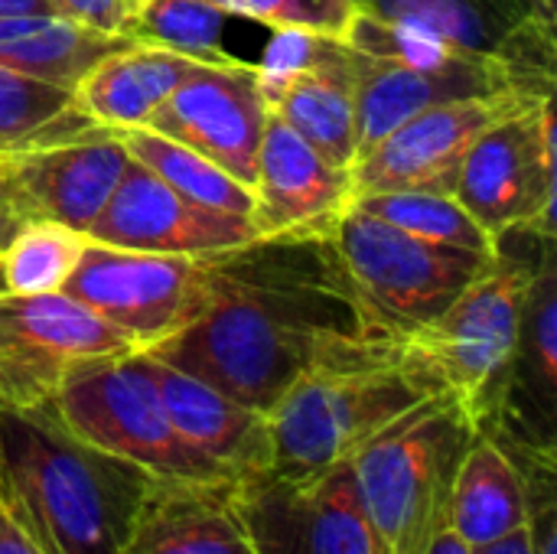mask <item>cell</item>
Returning a JSON list of instances; mask_svg holds the SVG:
<instances>
[{"mask_svg":"<svg viewBox=\"0 0 557 554\" xmlns=\"http://www.w3.org/2000/svg\"><path fill=\"white\" fill-rule=\"evenodd\" d=\"M202 291V310L144 353L261 415L313 369L398 349L369 330L330 238L206 255Z\"/></svg>","mask_w":557,"mask_h":554,"instance_id":"cell-1","label":"cell"},{"mask_svg":"<svg viewBox=\"0 0 557 554\" xmlns=\"http://www.w3.org/2000/svg\"><path fill=\"white\" fill-rule=\"evenodd\" d=\"M150 477L78 441L52 402L0 405V509L42 554H124Z\"/></svg>","mask_w":557,"mask_h":554,"instance_id":"cell-2","label":"cell"},{"mask_svg":"<svg viewBox=\"0 0 557 554\" xmlns=\"http://www.w3.org/2000/svg\"><path fill=\"white\" fill-rule=\"evenodd\" d=\"M522 232L525 251H516L509 238H499L493 264L431 327L398 343V353L418 382L431 395H454L480 431L490 428L503 405L522 307L545 255L555 248V232Z\"/></svg>","mask_w":557,"mask_h":554,"instance_id":"cell-3","label":"cell"},{"mask_svg":"<svg viewBox=\"0 0 557 554\" xmlns=\"http://www.w3.org/2000/svg\"><path fill=\"white\" fill-rule=\"evenodd\" d=\"M480 434L454 395H431L349 457L366 513L388 554H424L447 526L460 464Z\"/></svg>","mask_w":557,"mask_h":554,"instance_id":"cell-4","label":"cell"},{"mask_svg":"<svg viewBox=\"0 0 557 554\" xmlns=\"http://www.w3.org/2000/svg\"><path fill=\"white\" fill-rule=\"evenodd\" d=\"M343 39L356 72V160L401 121L437 104L496 95L552 98L499 59L411 36L359 13H352Z\"/></svg>","mask_w":557,"mask_h":554,"instance_id":"cell-5","label":"cell"},{"mask_svg":"<svg viewBox=\"0 0 557 554\" xmlns=\"http://www.w3.org/2000/svg\"><path fill=\"white\" fill-rule=\"evenodd\" d=\"M424 398L431 392L398 349L313 369L268 411L274 447L268 473L310 477L330 470Z\"/></svg>","mask_w":557,"mask_h":554,"instance_id":"cell-6","label":"cell"},{"mask_svg":"<svg viewBox=\"0 0 557 554\" xmlns=\"http://www.w3.org/2000/svg\"><path fill=\"white\" fill-rule=\"evenodd\" d=\"M330 242L369 330L395 346L431 327L496 258L418 238L359 206L343 212Z\"/></svg>","mask_w":557,"mask_h":554,"instance_id":"cell-7","label":"cell"},{"mask_svg":"<svg viewBox=\"0 0 557 554\" xmlns=\"http://www.w3.org/2000/svg\"><path fill=\"white\" fill-rule=\"evenodd\" d=\"M52 408L78 441L144 470L150 480L242 483L176 434L140 349L75 366L62 379Z\"/></svg>","mask_w":557,"mask_h":554,"instance_id":"cell-8","label":"cell"},{"mask_svg":"<svg viewBox=\"0 0 557 554\" xmlns=\"http://www.w3.org/2000/svg\"><path fill=\"white\" fill-rule=\"evenodd\" d=\"M454 196L496 242L512 229L555 232V98L490 124L467 150Z\"/></svg>","mask_w":557,"mask_h":554,"instance_id":"cell-9","label":"cell"},{"mask_svg":"<svg viewBox=\"0 0 557 554\" xmlns=\"http://www.w3.org/2000/svg\"><path fill=\"white\" fill-rule=\"evenodd\" d=\"M235 503L258 554H388L349 460L310 477L242 480Z\"/></svg>","mask_w":557,"mask_h":554,"instance_id":"cell-10","label":"cell"},{"mask_svg":"<svg viewBox=\"0 0 557 554\" xmlns=\"http://www.w3.org/2000/svg\"><path fill=\"white\" fill-rule=\"evenodd\" d=\"M62 294L124 333L137 349H150L202 310V258L88 242Z\"/></svg>","mask_w":557,"mask_h":554,"instance_id":"cell-11","label":"cell"},{"mask_svg":"<svg viewBox=\"0 0 557 554\" xmlns=\"http://www.w3.org/2000/svg\"><path fill=\"white\" fill-rule=\"evenodd\" d=\"M134 349L124 333L62 291L0 297V405H49L75 366Z\"/></svg>","mask_w":557,"mask_h":554,"instance_id":"cell-12","label":"cell"},{"mask_svg":"<svg viewBox=\"0 0 557 554\" xmlns=\"http://www.w3.org/2000/svg\"><path fill=\"white\" fill-rule=\"evenodd\" d=\"M268 118L261 69L238 59L199 62L144 127L186 144L238 183L255 186Z\"/></svg>","mask_w":557,"mask_h":554,"instance_id":"cell-13","label":"cell"},{"mask_svg":"<svg viewBox=\"0 0 557 554\" xmlns=\"http://www.w3.org/2000/svg\"><path fill=\"white\" fill-rule=\"evenodd\" d=\"M261 69L268 111L300 134L336 167L356 163V72L346 39L313 33H281Z\"/></svg>","mask_w":557,"mask_h":554,"instance_id":"cell-14","label":"cell"},{"mask_svg":"<svg viewBox=\"0 0 557 554\" xmlns=\"http://www.w3.org/2000/svg\"><path fill=\"white\" fill-rule=\"evenodd\" d=\"M352 13L512 65L555 95V26L522 0H349Z\"/></svg>","mask_w":557,"mask_h":554,"instance_id":"cell-15","label":"cell"},{"mask_svg":"<svg viewBox=\"0 0 557 554\" xmlns=\"http://www.w3.org/2000/svg\"><path fill=\"white\" fill-rule=\"evenodd\" d=\"M529 101L539 98L532 95L470 98V101L437 104L401 121L352 163V199L369 193H401V189L454 193L460 163L473 147V140L503 114Z\"/></svg>","mask_w":557,"mask_h":554,"instance_id":"cell-16","label":"cell"},{"mask_svg":"<svg viewBox=\"0 0 557 554\" xmlns=\"http://www.w3.org/2000/svg\"><path fill=\"white\" fill-rule=\"evenodd\" d=\"M85 235L88 242L127 251L206 258L255 242L258 229L245 216L189 202L131 157Z\"/></svg>","mask_w":557,"mask_h":554,"instance_id":"cell-17","label":"cell"},{"mask_svg":"<svg viewBox=\"0 0 557 554\" xmlns=\"http://www.w3.org/2000/svg\"><path fill=\"white\" fill-rule=\"evenodd\" d=\"M127 160L121 134L101 127L78 140L0 153V189L23 225L52 222L88 232Z\"/></svg>","mask_w":557,"mask_h":554,"instance_id":"cell-18","label":"cell"},{"mask_svg":"<svg viewBox=\"0 0 557 554\" xmlns=\"http://www.w3.org/2000/svg\"><path fill=\"white\" fill-rule=\"evenodd\" d=\"M251 189L258 238H330L352 206V170L330 163L271 114Z\"/></svg>","mask_w":557,"mask_h":554,"instance_id":"cell-19","label":"cell"},{"mask_svg":"<svg viewBox=\"0 0 557 554\" xmlns=\"http://www.w3.org/2000/svg\"><path fill=\"white\" fill-rule=\"evenodd\" d=\"M140 359L170 424L199 457L212 460L235 480H251L271 470L274 447L268 415L232 402L228 395L153 359L144 349Z\"/></svg>","mask_w":557,"mask_h":554,"instance_id":"cell-20","label":"cell"},{"mask_svg":"<svg viewBox=\"0 0 557 554\" xmlns=\"http://www.w3.org/2000/svg\"><path fill=\"white\" fill-rule=\"evenodd\" d=\"M235 487L150 480L124 554H258L238 513Z\"/></svg>","mask_w":557,"mask_h":554,"instance_id":"cell-21","label":"cell"},{"mask_svg":"<svg viewBox=\"0 0 557 554\" xmlns=\"http://www.w3.org/2000/svg\"><path fill=\"white\" fill-rule=\"evenodd\" d=\"M196 65L199 59L131 42L91 65L75 85V95L101 127L131 131L144 127Z\"/></svg>","mask_w":557,"mask_h":554,"instance_id":"cell-22","label":"cell"},{"mask_svg":"<svg viewBox=\"0 0 557 554\" xmlns=\"http://www.w3.org/2000/svg\"><path fill=\"white\" fill-rule=\"evenodd\" d=\"M447 526L470 549L493 545L529 526L525 477L496 438L480 434L467 451L450 493Z\"/></svg>","mask_w":557,"mask_h":554,"instance_id":"cell-23","label":"cell"},{"mask_svg":"<svg viewBox=\"0 0 557 554\" xmlns=\"http://www.w3.org/2000/svg\"><path fill=\"white\" fill-rule=\"evenodd\" d=\"M101 124L78 104L75 88L0 65V153L78 140Z\"/></svg>","mask_w":557,"mask_h":554,"instance_id":"cell-24","label":"cell"},{"mask_svg":"<svg viewBox=\"0 0 557 554\" xmlns=\"http://www.w3.org/2000/svg\"><path fill=\"white\" fill-rule=\"evenodd\" d=\"M124 150L144 163L153 176H160L170 189L186 196L189 202H199L215 212H232V216H255V189L228 176L222 167L206 160L202 153L189 150L180 140H170L150 127H131L117 131Z\"/></svg>","mask_w":557,"mask_h":554,"instance_id":"cell-25","label":"cell"},{"mask_svg":"<svg viewBox=\"0 0 557 554\" xmlns=\"http://www.w3.org/2000/svg\"><path fill=\"white\" fill-rule=\"evenodd\" d=\"M228 13L206 0H131L124 36L199 62H238L225 46Z\"/></svg>","mask_w":557,"mask_h":554,"instance_id":"cell-26","label":"cell"},{"mask_svg":"<svg viewBox=\"0 0 557 554\" xmlns=\"http://www.w3.org/2000/svg\"><path fill=\"white\" fill-rule=\"evenodd\" d=\"M85 245H88L85 232L52 222H26L0 248V297L62 291Z\"/></svg>","mask_w":557,"mask_h":554,"instance_id":"cell-27","label":"cell"},{"mask_svg":"<svg viewBox=\"0 0 557 554\" xmlns=\"http://www.w3.org/2000/svg\"><path fill=\"white\" fill-rule=\"evenodd\" d=\"M352 206L418 238L480 251V255H496V238L483 232V225L457 202L454 193H418V189L369 193V196L352 199Z\"/></svg>","mask_w":557,"mask_h":554,"instance_id":"cell-28","label":"cell"},{"mask_svg":"<svg viewBox=\"0 0 557 554\" xmlns=\"http://www.w3.org/2000/svg\"><path fill=\"white\" fill-rule=\"evenodd\" d=\"M131 3V0H127ZM228 16L258 20L274 33H313V36H346L352 20L349 0H206Z\"/></svg>","mask_w":557,"mask_h":554,"instance_id":"cell-29","label":"cell"},{"mask_svg":"<svg viewBox=\"0 0 557 554\" xmlns=\"http://www.w3.org/2000/svg\"><path fill=\"white\" fill-rule=\"evenodd\" d=\"M49 7L55 16L72 20L78 26L111 33V36H124L131 3L127 0H49Z\"/></svg>","mask_w":557,"mask_h":554,"instance_id":"cell-30","label":"cell"},{"mask_svg":"<svg viewBox=\"0 0 557 554\" xmlns=\"http://www.w3.org/2000/svg\"><path fill=\"white\" fill-rule=\"evenodd\" d=\"M0 554H42L3 509H0Z\"/></svg>","mask_w":557,"mask_h":554,"instance_id":"cell-31","label":"cell"},{"mask_svg":"<svg viewBox=\"0 0 557 554\" xmlns=\"http://www.w3.org/2000/svg\"><path fill=\"white\" fill-rule=\"evenodd\" d=\"M473 554H532V545H529V529H519L493 545H483V549H473Z\"/></svg>","mask_w":557,"mask_h":554,"instance_id":"cell-32","label":"cell"},{"mask_svg":"<svg viewBox=\"0 0 557 554\" xmlns=\"http://www.w3.org/2000/svg\"><path fill=\"white\" fill-rule=\"evenodd\" d=\"M424 554H473V549H470L450 526H444V529L431 539V545L424 549Z\"/></svg>","mask_w":557,"mask_h":554,"instance_id":"cell-33","label":"cell"},{"mask_svg":"<svg viewBox=\"0 0 557 554\" xmlns=\"http://www.w3.org/2000/svg\"><path fill=\"white\" fill-rule=\"evenodd\" d=\"M49 13H52L49 0H0V16H49Z\"/></svg>","mask_w":557,"mask_h":554,"instance_id":"cell-34","label":"cell"},{"mask_svg":"<svg viewBox=\"0 0 557 554\" xmlns=\"http://www.w3.org/2000/svg\"><path fill=\"white\" fill-rule=\"evenodd\" d=\"M20 229H23V222L16 219V212L10 209V202H7V196H3V189H0V248H3Z\"/></svg>","mask_w":557,"mask_h":554,"instance_id":"cell-35","label":"cell"},{"mask_svg":"<svg viewBox=\"0 0 557 554\" xmlns=\"http://www.w3.org/2000/svg\"><path fill=\"white\" fill-rule=\"evenodd\" d=\"M539 20H545V23H552L555 26V0H522Z\"/></svg>","mask_w":557,"mask_h":554,"instance_id":"cell-36","label":"cell"}]
</instances>
